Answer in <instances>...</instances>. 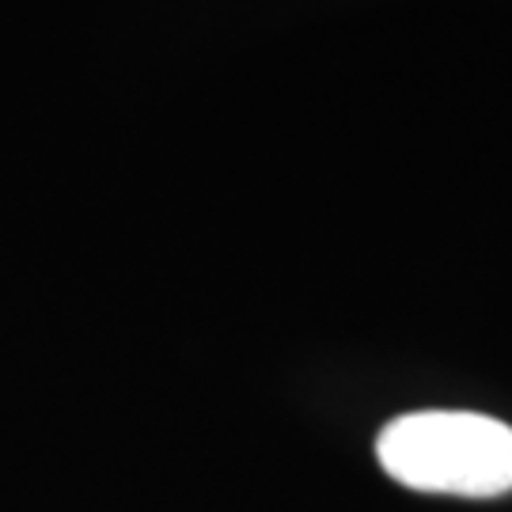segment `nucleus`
I'll return each instance as SVG.
<instances>
[{
  "mask_svg": "<svg viewBox=\"0 0 512 512\" xmlns=\"http://www.w3.org/2000/svg\"><path fill=\"white\" fill-rule=\"evenodd\" d=\"M376 459L406 490L501 497L512 490V425L475 410H410L380 429Z\"/></svg>",
  "mask_w": 512,
  "mask_h": 512,
  "instance_id": "f257e3e1",
  "label": "nucleus"
}]
</instances>
